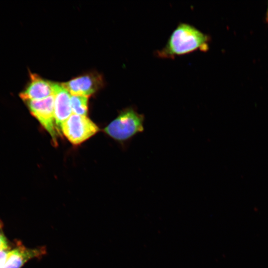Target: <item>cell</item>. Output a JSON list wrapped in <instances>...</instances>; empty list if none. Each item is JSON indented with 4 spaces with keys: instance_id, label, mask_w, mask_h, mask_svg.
I'll return each instance as SVG.
<instances>
[{
    "instance_id": "5b68a950",
    "label": "cell",
    "mask_w": 268,
    "mask_h": 268,
    "mask_svg": "<svg viewBox=\"0 0 268 268\" xmlns=\"http://www.w3.org/2000/svg\"><path fill=\"white\" fill-rule=\"evenodd\" d=\"M61 84L71 95L89 97L100 89L103 82L101 75L92 72L78 76Z\"/></svg>"
},
{
    "instance_id": "9c48e42d",
    "label": "cell",
    "mask_w": 268,
    "mask_h": 268,
    "mask_svg": "<svg viewBox=\"0 0 268 268\" xmlns=\"http://www.w3.org/2000/svg\"><path fill=\"white\" fill-rule=\"evenodd\" d=\"M88 97L83 95H71L70 105L72 114L87 116Z\"/></svg>"
},
{
    "instance_id": "6da1fadb",
    "label": "cell",
    "mask_w": 268,
    "mask_h": 268,
    "mask_svg": "<svg viewBox=\"0 0 268 268\" xmlns=\"http://www.w3.org/2000/svg\"><path fill=\"white\" fill-rule=\"evenodd\" d=\"M210 38L194 26L186 23L178 25L170 35L165 46L156 52V55L165 59L208 50Z\"/></svg>"
},
{
    "instance_id": "7c38bea8",
    "label": "cell",
    "mask_w": 268,
    "mask_h": 268,
    "mask_svg": "<svg viewBox=\"0 0 268 268\" xmlns=\"http://www.w3.org/2000/svg\"><path fill=\"white\" fill-rule=\"evenodd\" d=\"M266 20L267 22L268 23V10H267V15H266Z\"/></svg>"
},
{
    "instance_id": "ba28073f",
    "label": "cell",
    "mask_w": 268,
    "mask_h": 268,
    "mask_svg": "<svg viewBox=\"0 0 268 268\" xmlns=\"http://www.w3.org/2000/svg\"><path fill=\"white\" fill-rule=\"evenodd\" d=\"M47 253L45 246L28 248L21 243L10 251L3 268H21L26 263L34 258H41Z\"/></svg>"
},
{
    "instance_id": "277c9868",
    "label": "cell",
    "mask_w": 268,
    "mask_h": 268,
    "mask_svg": "<svg viewBox=\"0 0 268 268\" xmlns=\"http://www.w3.org/2000/svg\"><path fill=\"white\" fill-rule=\"evenodd\" d=\"M54 95L39 100L25 102L31 114L50 135L54 145L57 144L58 131L55 124Z\"/></svg>"
},
{
    "instance_id": "7a4b0ae2",
    "label": "cell",
    "mask_w": 268,
    "mask_h": 268,
    "mask_svg": "<svg viewBox=\"0 0 268 268\" xmlns=\"http://www.w3.org/2000/svg\"><path fill=\"white\" fill-rule=\"evenodd\" d=\"M145 116L134 107H128L104 129L110 137L119 141H127L144 131Z\"/></svg>"
},
{
    "instance_id": "8992f818",
    "label": "cell",
    "mask_w": 268,
    "mask_h": 268,
    "mask_svg": "<svg viewBox=\"0 0 268 268\" xmlns=\"http://www.w3.org/2000/svg\"><path fill=\"white\" fill-rule=\"evenodd\" d=\"M54 94V82L31 73L30 80L19 96L24 102L39 100Z\"/></svg>"
},
{
    "instance_id": "3957f363",
    "label": "cell",
    "mask_w": 268,
    "mask_h": 268,
    "mask_svg": "<svg viewBox=\"0 0 268 268\" xmlns=\"http://www.w3.org/2000/svg\"><path fill=\"white\" fill-rule=\"evenodd\" d=\"M98 127L86 116L72 114L63 124L61 132L72 144H80L96 134Z\"/></svg>"
},
{
    "instance_id": "8fae6325",
    "label": "cell",
    "mask_w": 268,
    "mask_h": 268,
    "mask_svg": "<svg viewBox=\"0 0 268 268\" xmlns=\"http://www.w3.org/2000/svg\"><path fill=\"white\" fill-rule=\"evenodd\" d=\"M2 227V223L0 220V249L8 246L6 237H5L3 232Z\"/></svg>"
},
{
    "instance_id": "30bf717a",
    "label": "cell",
    "mask_w": 268,
    "mask_h": 268,
    "mask_svg": "<svg viewBox=\"0 0 268 268\" xmlns=\"http://www.w3.org/2000/svg\"><path fill=\"white\" fill-rule=\"evenodd\" d=\"M9 252L10 248L8 246L0 249V268L4 267Z\"/></svg>"
},
{
    "instance_id": "52a82bcc",
    "label": "cell",
    "mask_w": 268,
    "mask_h": 268,
    "mask_svg": "<svg viewBox=\"0 0 268 268\" xmlns=\"http://www.w3.org/2000/svg\"><path fill=\"white\" fill-rule=\"evenodd\" d=\"M54 112L58 133H61L63 124L72 114L70 93L61 83L54 82Z\"/></svg>"
}]
</instances>
